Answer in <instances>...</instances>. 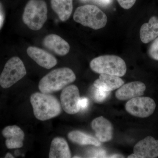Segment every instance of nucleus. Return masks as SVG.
<instances>
[{
	"label": "nucleus",
	"instance_id": "2",
	"mask_svg": "<svg viewBox=\"0 0 158 158\" xmlns=\"http://www.w3.org/2000/svg\"><path fill=\"white\" fill-rule=\"evenodd\" d=\"M76 79L75 74L70 68H58L44 77L40 81L38 88L42 93H52L62 90Z\"/></svg>",
	"mask_w": 158,
	"mask_h": 158
},
{
	"label": "nucleus",
	"instance_id": "22",
	"mask_svg": "<svg viewBox=\"0 0 158 158\" xmlns=\"http://www.w3.org/2000/svg\"><path fill=\"white\" fill-rule=\"evenodd\" d=\"M117 1L123 9H128L135 5L136 0H117Z\"/></svg>",
	"mask_w": 158,
	"mask_h": 158
},
{
	"label": "nucleus",
	"instance_id": "27",
	"mask_svg": "<svg viewBox=\"0 0 158 158\" xmlns=\"http://www.w3.org/2000/svg\"><path fill=\"white\" fill-rule=\"evenodd\" d=\"M128 158H138L137 156L135 153L131 154L127 157Z\"/></svg>",
	"mask_w": 158,
	"mask_h": 158
},
{
	"label": "nucleus",
	"instance_id": "19",
	"mask_svg": "<svg viewBox=\"0 0 158 158\" xmlns=\"http://www.w3.org/2000/svg\"><path fill=\"white\" fill-rule=\"evenodd\" d=\"M68 138L70 141L80 145H93L99 147L101 142L96 138L79 131H74L69 133Z\"/></svg>",
	"mask_w": 158,
	"mask_h": 158
},
{
	"label": "nucleus",
	"instance_id": "14",
	"mask_svg": "<svg viewBox=\"0 0 158 158\" xmlns=\"http://www.w3.org/2000/svg\"><path fill=\"white\" fill-rule=\"evenodd\" d=\"M43 43L46 48L59 56H65L70 50L68 43L56 34L48 35L44 39Z\"/></svg>",
	"mask_w": 158,
	"mask_h": 158
},
{
	"label": "nucleus",
	"instance_id": "1",
	"mask_svg": "<svg viewBox=\"0 0 158 158\" xmlns=\"http://www.w3.org/2000/svg\"><path fill=\"white\" fill-rule=\"evenodd\" d=\"M34 116L40 121H45L60 115L62 107L56 98L50 94L36 92L30 99Z\"/></svg>",
	"mask_w": 158,
	"mask_h": 158
},
{
	"label": "nucleus",
	"instance_id": "9",
	"mask_svg": "<svg viewBox=\"0 0 158 158\" xmlns=\"http://www.w3.org/2000/svg\"><path fill=\"white\" fill-rule=\"evenodd\" d=\"M134 153L138 158L158 157V140L152 136H147L135 145Z\"/></svg>",
	"mask_w": 158,
	"mask_h": 158
},
{
	"label": "nucleus",
	"instance_id": "7",
	"mask_svg": "<svg viewBox=\"0 0 158 158\" xmlns=\"http://www.w3.org/2000/svg\"><path fill=\"white\" fill-rule=\"evenodd\" d=\"M156 104L148 97L135 98L129 100L125 105V110L131 115L139 118H147L155 112Z\"/></svg>",
	"mask_w": 158,
	"mask_h": 158
},
{
	"label": "nucleus",
	"instance_id": "18",
	"mask_svg": "<svg viewBox=\"0 0 158 158\" xmlns=\"http://www.w3.org/2000/svg\"><path fill=\"white\" fill-rule=\"evenodd\" d=\"M51 6L60 19L66 21L72 13L73 0H51Z\"/></svg>",
	"mask_w": 158,
	"mask_h": 158
},
{
	"label": "nucleus",
	"instance_id": "4",
	"mask_svg": "<svg viewBox=\"0 0 158 158\" xmlns=\"http://www.w3.org/2000/svg\"><path fill=\"white\" fill-rule=\"evenodd\" d=\"M90 69L97 73H105L119 77L127 72L125 62L114 55H105L94 58L90 62Z\"/></svg>",
	"mask_w": 158,
	"mask_h": 158
},
{
	"label": "nucleus",
	"instance_id": "8",
	"mask_svg": "<svg viewBox=\"0 0 158 158\" xmlns=\"http://www.w3.org/2000/svg\"><path fill=\"white\" fill-rule=\"evenodd\" d=\"M80 92L74 85L66 86L63 88L60 95V100L64 111L69 114H75L81 111Z\"/></svg>",
	"mask_w": 158,
	"mask_h": 158
},
{
	"label": "nucleus",
	"instance_id": "16",
	"mask_svg": "<svg viewBox=\"0 0 158 158\" xmlns=\"http://www.w3.org/2000/svg\"><path fill=\"white\" fill-rule=\"evenodd\" d=\"M49 158H71L69 146L64 138L57 137L52 141L50 148Z\"/></svg>",
	"mask_w": 158,
	"mask_h": 158
},
{
	"label": "nucleus",
	"instance_id": "23",
	"mask_svg": "<svg viewBox=\"0 0 158 158\" xmlns=\"http://www.w3.org/2000/svg\"><path fill=\"white\" fill-rule=\"evenodd\" d=\"M80 105L81 110H86L89 105V100L87 98H81Z\"/></svg>",
	"mask_w": 158,
	"mask_h": 158
},
{
	"label": "nucleus",
	"instance_id": "3",
	"mask_svg": "<svg viewBox=\"0 0 158 158\" xmlns=\"http://www.w3.org/2000/svg\"><path fill=\"white\" fill-rule=\"evenodd\" d=\"M77 23L94 30L104 27L107 23V17L97 6L85 5L77 8L73 15Z\"/></svg>",
	"mask_w": 158,
	"mask_h": 158
},
{
	"label": "nucleus",
	"instance_id": "28",
	"mask_svg": "<svg viewBox=\"0 0 158 158\" xmlns=\"http://www.w3.org/2000/svg\"><path fill=\"white\" fill-rule=\"evenodd\" d=\"M120 155H115L111 156V157H113V158L121 157H120Z\"/></svg>",
	"mask_w": 158,
	"mask_h": 158
},
{
	"label": "nucleus",
	"instance_id": "20",
	"mask_svg": "<svg viewBox=\"0 0 158 158\" xmlns=\"http://www.w3.org/2000/svg\"><path fill=\"white\" fill-rule=\"evenodd\" d=\"M94 88L93 91V98L96 102L102 103L105 101L111 94V91H105L94 87Z\"/></svg>",
	"mask_w": 158,
	"mask_h": 158
},
{
	"label": "nucleus",
	"instance_id": "24",
	"mask_svg": "<svg viewBox=\"0 0 158 158\" xmlns=\"http://www.w3.org/2000/svg\"><path fill=\"white\" fill-rule=\"evenodd\" d=\"M93 1L99 6L106 7L110 5L113 0H93Z\"/></svg>",
	"mask_w": 158,
	"mask_h": 158
},
{
	"label": "nucleus",
	"instance_id": "12",
	"mask_svg": "<svg viewBox=\"0 0 158 158\" xmlns=\"http://www.w3.org/2000/svg\"><path fill=\"white\" fill-rule=\"evenodd\" d=\"M2 134L6 138V146L9 149L19 148L23 146L25 134L19 127L8 126L2 130Z\"/></svg>",
	"mask_w": 158,
	"mask_h": 158
},
{
	"label": "nucleus",
	"instance_id": "30",
	"mask_svg": "<svg viewBox=\"0 0 158 158\" xmlns=\"http://www.w3.org/2000/svg\"><path fill=\"white\" fill-rule=\"evenodd\" d=\"M82 1H84V2H87V1H88V0H81Z\"/></svg>",
	"mask_w": 158,
	"mask_h": 158
},
{
	"label": "nucleus",
	"instance_id": "5",
	"mask_svg": "<svg viewBox=\"0 0 158 158\" xmlns=\"http://www.w3.org/2000/svg\"><path fill=\"white\" fill-rule=\"evenodd\" d=\"M47 13V6L44 1L30 0L25 8L23 22L31 30L38 31L46 22Z\"/></svg>",
	"mask_w": 158,
	"mask_h": 158
},
{
	"label": "nucleus",
	"instance_id": "6",
	"mask_svg": "<svg viewBox=\"0 0 158 158\" xmlns=\"http://www.w3.org/2000/svg\"><path fill=\"white\" fill-rule=\"evenodd\" d=\"M27 74L23 62L18 57H13L6 62L0 75V85L3 88H10Z\"/></svg>",
	"mask_w": 158,
	"mask_h": 158
},
{
	"label": "nucleus",
	"instance_id": "13",
	"mask_svg": "<svg viewBox=\"0 0 158 158\" xmlns=\"http://www.w3.org/2000/svg\"><path fill=\"white\" fill-rule=\"evenodd\" d=\"M27 53L40 66L50 69L56 65L57 60L54 56L48 52L36 47H29Z\"/></svg>",
	"mask_w": 158,
	"mask_h": 158
},
{
	"label": "nucleus",
	"instance_id": "21",
	"mask_svg": "<svg viewBox=\"0 0 158 158\" xmlns=\"http://www.w3.org/2000/svg\"><path fill=\"white\" fill-rule=\"evenodd\" d=\"M148 55L152 59L158 61V37L155 40L150 46Z\"/></svg>",
	"mask_w": 158,
	"mask_h": 158
},
{
	"label": "nucleus",
	"instance_id": "25",
	"mask_svg": "<svg viewBox=\"0 0 158 158\" xmlns=\"http://www.w3.org/2000/svg\"><path fill=\"white\" fill-rule=\"evenodd\" d=\"M3 22H4V18H3V15L0 13V28L2 26Z\"/></svg>",
	"mask_w": 158,
	"mask_h": 158
},
{
	"label": "nucleus",
	"instance_id": "29",
	"mask_svg": "<svg viewBox=\"0 0 158 158\" xmlns=\"http://www.w3.org/2000/svg\"><path fill=\"white\" fill-rule=\"evenodd\" d=\"M73 158H81V157H78L77 156H74Z\"/></svg>",
	"mask_w": 158,
	"mask_h": 158
},
{
	"label": "nucleus",
	"instance_id": "17",
	"mask_svg": "<svg viewBox=\"0 0 158 158\" xmlns=\"http://www.w3.org/2000/svg\"><path fill=\"white\" fill-rule=\"evenodd\" d=\"M141 41L148 43L156 39L158 36V17L153 16L150 19L148 23L143 24L140 31Z\"/></svg>",
	"mask_w": 158,
	"mask_h": 158
},
{
	"label": "nucleus",
	"instance_id": "26",
	"mask_svg": "<svg viewBox=\"0 0 158 158\" xmlns=\"http://www.w3.org/2000/svg\"><path fill=\"white\" fill-rule=\"evenodd\" d=\"M5 158H14V157L13 156V155L11 154L10 153H8L6 154V156H5Z\"/></svg>",
	"mask_w": 158,
	"mask_h": 158
},
{
	"label": "nucleus",
	"instance_id": "10",
	"mask_svg": "<svg viewBox=\"0 0 158 158\" xmlns=\"http://www.w3.org/2000/svg\"><path fill=\"white\" fill-rule=\"evenodd\" d=\"M146 89V86L143 82H130L118 88L115 93V96L119 100H128L144 95Z\"/></svg>",
	"mask_w": 158,
	"mask_h": 158
},
{
	"label": "nucleus",
	"instance_id": "11",
	"mask_svg": "<svg viewBox=\"0 0 158 158\" xmlns=\"http://www.w3.org/2000/svg\"><path fill=\"white\" fill-rule=\"evenodd\" d=\"M91 126L95 131V137L101 142H107L113 139V124L103 116H99L92 121Z\"/></svg>",
	"mask_w": 158,
	"mask_h": 158
},
{
	"label": "nucleus",
	"instance_id": "15",
	"mask_svg": "<svg viewBox=\"0 0 158 158\" xmlns=\"http://www.w3.org/2000/svg\"><path fill=\"white\" fill-rule=\"evenodd\" d=\"M124 84V81L119 77L101 73L99 78L94 82L93 85L100 90L111 91L118 89Z\"/></svg>",
	"mask_w": 158,
	"mask_h": 158
}]
</instances>
